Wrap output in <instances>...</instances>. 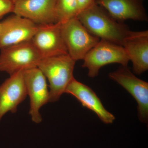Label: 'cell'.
<instances>
[{"label": "cell", "instance_id": "obj_1", "mask_svg": "<svg viewBox=\"0 0 148 148\" xmlns=\"http://www.w3.org/2000/svg\"><path fill=\"white\" fill-rule=\"evenodd\" d=\"M77 17L93 36L122 46L130 31L127 25L115 20L105 9L95 3L79 12Z\"/></svg>", "mask_w": 148, "mask_h": 148}, {"label": "cell", "instance_id": "obj_2", "mask_svg": "<svg viewBox=\"0 0 148 148\" xmlns=\"http://www.w3.org/2000/svg\"><path fill=\"white\" fill-rule=\"evenodd\" d=\"M76 61L69 54L42 58L38 68L48 81L49 101H58L73 79Z\"/></svg>", "mask_w": 148, "mask_h": 148}, {"label": "cell", "instance_id": "obj_3", "mask_svg": "<svg viewBox=\"0 0 148 148\" xmlns=\"http://www.w3.org/2000/svg\"><path fill=\"white\" fill-rule=\"evenodd\" d=\"M83 60L82 67L88 69V75L90 78L97 77L101 68L106 65L119 64L127 66L130 61L122 46L102 39L86 53Z\"/></svg>", "mask_w": 148, "mask_h": 148}, {"label": "cell", "instance_id": "obj_4", "mask_svg": "<svg viewBox=\"0 0 148 148\" xmlns=\"http://www.w3.org/2000/svg\"><path fill=\"white\" fill-rule=\"evenodd\" d=\"M61 24L68 54L75 61L83 60L101 40L90 34L77 17Z\"/></svg>", "mask_w": 148, "mask_h": 148}, {"label": "cell", "instance_id": "obj_5", "mask_svg": "<svg viewBox=\"0 0 148 148\" xmlns=\"http://www.w3.org/2000/svg\"><path fill=\"white\" fill-rule=\"evenodd\" d=\"M41 59L31 41L5 48L1 49L0 71L11 75L36 68Z\"/></svg>", "mask_w": 148, "mask_h": 148}, {"label": "cell", "instance_id": "obj_6", "mask_svg": "<svg viewBox=\"0 0 148 148\" xmlns=\"http://www.w3.org/2000/svg\"><path fill=\"white\" fill-rule=\"evenodd\" d=\"M108 76L129 92L138 103V116L141 122L148 121V83L137 77L127 66H121Z\"/></svg>", "mask_w": 148, "mask_h": 148}, {"label": "cell", "instance_id": "obj_7", "mask_svg": "<svg viewBox=\"0 0 148 148\" xmlns=\"http://www.w3.org/2000/svg\"><path fill=\"white\" fill-rule=\"evenodd\" d=\"M27 95L30 99L29 114L32 121L40 123L42 117L40 110L49 101V91L47 79L38 67L23 72Z\"/></svg>", "mask_w": 148, "mask_h": 148}, {"label": "cell", "instance_id": "obj_8", "mask_svg": "<svg viewBox=\"0 0 148 148\" xmlns=\"http://www.w3.org/2000/svg\"><path fill=\"white\" fill-rule=\"evenodd\" d=\"M38 25L16 14L7 17L0 23V49L31 41Z\"/></svg>", "mask_w": 148, "mask_h": 148}, {"label": "cell", "instance_id": "obj_9", "mask_svg": "<svg viewBox=\"0 0 148 148\" xmlns=\"http://www.w3.org/2000/svg\"><path fill=\"white\" fill-rule=\"evenodd\" d=\"M61 25L59 23L38 25L31 41L42 58L68 54Z\"/></svg>", "mask_w": 148, "mask_h": 148}, {"label": "cell", "instance_id": "obj_10", "mask_svg": "<svg viewBox=\"0 0 148 148\" xmlns=\"http://www.w3.org/2000/svg\"><path fill=\"white\" fill-rule=\"evenodd\" d=\"M57 0H16L13 13L37 25L57 23Z\"/></svg>", "mask_w": 148, "mask_h": 148}, {"label": "cell", "instance_id": "obj_11", "mask_svg": "<svg viewBox=\"0 0 148 148\" xmlns=\"http://www.w3.org/2000/svg\"><path fill=\"white\" fill-rule=\"evenodd\" d=\"M24 71L11 75L0 85V121L8 112L15 113L27 95Z\"/></svg>", "mask_w": 148, "mask_h": 148}, {"label": "cell", "instance_id": "obj_12", "mask_svg": "<svg viewBox=\"0 0 148 148\" xmlns=\"http://www.w3.org/2000/svg\"><path fill=\"white\" fill-rule=\"evenodd\" d=\"M116 21H147L148 16L143 0H95Z\"/></svg>", "mask_w": 148, "mask_h": 148}, {"label": "cell", "instance_id": "obj_13", "mask_svg": "<svg viewBox=\"0 0 148 148\" xmlns=\"http://www.w3.org/2000/svg\"><path fill=\"white\" fill-rule=\"evenodd\" d=\"M123 47L132 62L133 73L140 75L148 70V31H130Z\"/></svg>", "mask_w": 148, "mask_h": 148}, {"label": "cell", "instance_id": "obj_14", "mask_svg": "<svg viewBox=\"0 0 148 148\" xmlns=\"http://www.w3.org/2000/svg\"><path fill=\"white\" fill-rule=\"evenodd\" d=\"M65 93L76 98L83 107L95 113L104 123L111 124L115 120V117L106 110L95 92L89 86L78 81L75 78L68 85Z\"/></svg>", "mask_w": 148, "mask_h": 148}, {"label": "cell", "instance_id": "obj_15", "mask_svg": "<svg viewBox=\"0 0 148 148\" xmlns=\"http://www.w3.org/2000/svg\"><path fill=\"white\" fill-rule=\"evenodd\" d=\"M56 11L57 22L60 24L77 17L78 14L77 0H57Z\"/></svg>", "mask_w": 148, "mask_h": 148}, {"label": "cell", "instance_id": "obj_16", "mask_svg": "<svg viewBox=\"0 0 148 148\" xmlns=\"http://www.w3.org/2000/svg\"><path fill=\"white\" fill-rule=\"evenodd\" d=\"M14 6V0H0V19L6 14L13 12Z\"/></svg>", "mask_w": 148, "mask_h": 148}, {"label": "cell", "instance_id": "obj_17", "mask_svg": "<svg viewBox=\"0 0 148 148\" xmlns=\"http://www.w3.org/2000/svg\"><path fill=\"white\" fill-rule=\"evenodd\" d=\"M77 2L79 14L92 5L95 3V0H77Z\"/></svg>", "mask_w": 148, "mask_h": 148}, {"label": "cell", "instance_id": "obj_18", "mask_svg": "<svg viewBox=\"0 0 148 148\" xmlns=\"http://www.w3.org/2000/svg\"><path fill=\"white\" fill-rule=\"evenodd\" d=\"M14 1H16V0H14Z\"/></svg>", "mask_w": 148, "mask_h": 148}]
</instances>
